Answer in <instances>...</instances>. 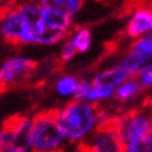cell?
<instances>
[{"mask_svg":"<svg viewBox=\"0 0 152 152\" xmlns=\"http://www.w3.org/2000/svg\"><path fill=\"white\" fill-rule=\"evenodd\" d=\"M71 24V15L48 1L24 0L0 17L4 41L15 45H56L67 37Z\"/></svg>","mask_w":152,"mask_h":152,"instance_id":"1","label":"cell"},{"mask_svg":"<svg viewBox=\"0 0 152 152\" xmlns=\"http://www.w3.org/2000/svg\"><path fill=\"white\" fill-rule=\"evenodd\" d=\"M55 112L67 144L85 142L99 127L98 107L87 101L73 99Z\"/></svg>","mask_w":152,"mask_h":152,"instance_id":"2","label":"cell"},{"mask_svg":"<svg viewBox=\"0 0 152 152\" xmlns=\"http://www.w3.org/2000/svg\"><path fill=\"white\" fill-rule=\"evenodd\" d=\"M32 152H60L66 147L64 134L56 120V112H42L32 117Z\"/></svg>","mask_w":152,"mask_h":152,"instance_id":"3","label":"cell"},{"mask_svg":"<svg viewBox=\"0 0 152 152\" xmlns=\"http://www.w3.org/2000/svg\"><path fill=\"white\" fill-rule=\"evenodd\" d=\"M32 117L17 116L0 129V152H32Z\"/></svg>","mask_w":152,"mask_h":152,"instance_id":"4","label":"cell"},{"mask_svg":"<svg viewBox=\"0 0 152 152\" xmlns=\"http://www.w3.org/2000/svg\"><path fill=\"white\" fill-rule=\"evenodd\" d=\"M84 144L88 152H124V142L115 120L101 124Z\"/></svg>","mask_w":152,"mask_h":152,"instance_id":"5","label":"cell"},{"mask_svg":"<svg viewBox=\"0 0 152 152\" xmlns=\"http://www.w3.org/2000/svg\"><path fill=\"white\" fill-rule=\"evenodd\" d=\"M35 70V63L25 56H13L0 64V89L24 83Z\"/></svg>","mask_w":152,"mask_h":152,"instance_id":"6","label":"cell"},{"mask_svg":"<svg viewBox=\"0 0 152 152\" xmlns=\"http://www.w3.org/2000/svg\"><path fill=\"white\" fill-rule=\"evenodd\" d=\"M123 142H129L152 133V112H131L115 120Z\"/></svg>","mask_w":152,"mask_h":152,"instance_id":"7","label":"cell"},{"mask_svg":"<svg viewBox=\"0 0 152 152\" xmlns=\"http://www.w3.org/2000/svg\"><path fill=\"white\" fill-rule=\"evenodd\" d=\"M152 32V11L149 7H141L135 10L133 15L130 17L127 27H126V34L131 39L140 38L142 35H148Z\"/></svg>","mask_w":152,"mask_h":152,"instance_id":"8","label":"cell"},{"mask_svg":"<svg viewBox=\"0 0 152 152\" xmlns=\"http://www.w3.org/2000/svg\"><path fill=\"white\" fill-rule=\"evenodd\" d=\"M130 77L131 75L126 70H123L120 66H116V67H112V69L99 71L94 77L91 83H92V85H98V87H109L116 89V87H119L124 80L130 78Z\"/></svg>","mask_w":152,"mask_h":152,"instance_id":"9","label":"cell"},{"mask_svg":"<svg viewBox=\"0 0 152 152\" xmlns=\"http://www.w3.org/2000/svg\"><path fill=\"white\" fill-rule=\"evenodd\" d=\"M141 91H142V85L137 80V77H130L124 80L119 87H116L113 98L117 102H129L138 96Z\"/></svg>","mask_w":152,"mask_h":152,"instance_id":"10","label":"cell"},{"mask_svg":"<svg viewBox=\"0 0 152 152\" xmlns=\"http://www.w3.org/2000/svg\"><path fill=\"white\" fill-rule=\"evenodd\" d=\"M80 80L75 75L64 74L60 75L55 83V92L61 98H74Z\"/></svg>","mask_w":152,"mask_h":152,"instance_id":"11","label":"cell"},{"mask_svg":"<svg viewBox=\"0 0 152 152\" xmlns=\"http://www.w3.org/2000/svg\"><path fill=\"white\" fill-rule=\"evenodd\" d=\"M149 61H151L149 59H147V57H144V56L138 55V53H135V52L130 50L129 53L123 57V59L120 60L119 66L123 70H126V71H127L131 77H135L140 70L142 69L147 63H149Z\"/></svg>","mask_w":152,"mask_h":152,"instance_id":"12","label":"cell"},{"mask_svg":"<svg viewBox=\"0 0 152 152\" xmlns=\"http://www.w3.org/2000/svg\"><path fill=\"white\" fill-rule=\"evenodd\" d=\"M69 39L74 45L77 53H85L89 50V48L92 45V32L87 27L77 28L69 37Z\"/></svg>","mask_w":152,"mask_h":152,"instance_id":"13","label":"cell"},{"mask_svg":"<svg viewBox=\"0 0 152 152\" xmlns=\"http://www.w3.org/2000/svg\"><path fill=\"white\" fill-rule=\"evenodd\" d=\"M115 95V89L109 87H98V85H92L91 89L88 91L85 101L92 103V105H98L101 102L109 101Z\"/></svg>","mask_w":152,"mask_h":152,"instance_id":"14","label":"cell"},{"mask_svg":"<svg viewBox=\"0 0 152 152\" xmlns=\"http://www.w3.org/2000/svg\"><path fill=\"white\" fill-rule=\"evenodd\" d=\"M131 52H135L138 55L152 60V34L142 35L140 38H135L130 48Z\"/></svg>","mask_w":152,"mask_h":152,"instance_id":"15","label":"cell"},{"mask_svg":"<svg viewBox=\"0 0 152 152\" xmlns=\"http://www.w3.org/2000/svg\"><path fill=\"white\" fill-rule=\"evenodd\" d=\"M124 152H152V133L126 142Z\"/></svg>","mask_w":152,"mask_h":152,"instance_id":"16","label":"cell"},{"mask_svg":"<svg viewBox=\"0 0 152 152\" xmlns=\"http://www.w3.org/2000/svg\"><path fill=\"white\" fill-rule=\"evenodd\" d=\"M46 1L49 4L60 9L61 11L67 13L71 17H74L75 14L78 13L84 3V0H46Z\"/></svg>","mask_w":152,"mask_h":152,"instance_id":"17","label":"cell"},{"mask_svg":"<svg viewBox=\"0 0 152 152\" xmlns=\"http://www.w3.org/2000/svg\"><path fill=\"white\" fill-rule=\"evenodd\" d=\"M135 77L141 83L142 88H152V60L140 70Z\"/></svg>","mask_w":152,"mask_h":152,"instance_id":"18","label":"cell"},{"mask_svg":"<svg viewBox=\"0 0 152 152\" xmlns=\"http://www.w3.org/2000/svg\"><path fill=\"white\" fill-rule=\"evenodd\" d=\"M75 55H77V50H75L73 43L70 42V39L67 38L66 42L63 43L61 49H60V60L63 63H69V61H71L75 57Z\"/></svg>","mask_w":152,"mask_h":152,"instance_id":"19","label":"cell"},{"mask_svg":"<svg viewBox=\"0 0 152 152\" xmlns=\"http://www.w3.org/2000/svg\"><path fill=\"white\" fill-rule=\"evenodd\" d=\"M92 87V83L88 81V80H80L78 81V87H77V91H75V95H74L73 99H81V101H85L87 98L88 91Z\"/></svg>","mask_w":152,"mask_h":152,"instance_id":"20","label":"cell"},{"mask_svg":"<svg viewBox=\"0 0 152 152\" xmlns=\"http://www.w3.org/2000/svg\"><path fill=\"white\" fill-rule=\"evenodd\" d=\"M60 152H88L85 144H71L70 147H64Z\"/></svg>","mask_w":152,"mask_h":152,"instance_id":"21","label":"cell"},{"mask_svg":"<svg viewBox=\"0 0 152 152\" xmlns=\"http://www.w3.org/2000/svg\"><path fill=\"white\" fill-rule=\"evenodd\" d=\"M25 1H34V3H42V1H46V0H25Z\"/></svg>","mask_w":152,"mask_h":152,"instance_id":"22","label":"cell"},{"mask_svg":"<svg viewBox=\"0 0 152 152\" xmlns=\"http://www.w3.org/2000/svg\"><path fill=\"white\" fill-rule=\"evenodd\" d=\"M0 41H4V37H3V31H1V27H0Z\"/></svg>","mask_w":152,"mask_h":152,"instance_id":"23","label":"cell"},{"mask_svg":"<svg viewBox=\"0 0 152 152\" xmlns=\"http://www.w3.org/2000/svg\"><path fill=\"white\" fill-rule=\"evenodd\" d=\"M149 9H151V11H152V3H151V6H149Z\"/></svg>","mask_w":152,"mask_h":152,"instance_id":"24","label":"cell"},{"mask_svg":"<svg viewBox=\"0 0 152 152\" xmlns=\"http://www.w3.org/2000/svg\"><path fill=\"white\" fill-rule=\"evenodd\" d=\"M151 34H152V32H151Z\"/></svg>","mask_w":152,"mask_h":152,"instance_id":"25","label":"cell"}]
</instances>
